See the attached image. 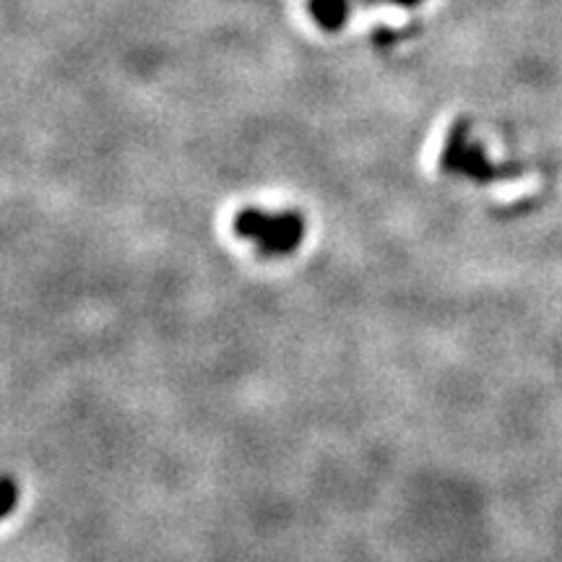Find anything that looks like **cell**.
<instances>
[{"mask_svg":"<svg viewBox=\"0 0 562 562\" xmlns=\"http://www.w3.org/2000/svg\"><path fill=\"white\" fill-rule=\"evenodd\" d=\"M16 501H19L16 480H13V476H5L3 480V518L11 516V510L16 508Z\"/></svg>","mask_w":562,"mask_h":562,"instance_id":"cell-2","label":"cell"},{"mask_svg":"<svg viewBox=\"0 0 562 562\" xmlns=\"http://www.w3.org/2000/svg\"><path fill=\"white\" fill-rule=\"evenodd\" d=\"M235 229L240 237L256 240L266 256H286L302 240V220L297 214L269 216L261 211L248 209L235 220Z\"/></svg>","mask_w":562,"mask_h":562,"instance_id":"cell-1","label":"cell"}]
</instances>
